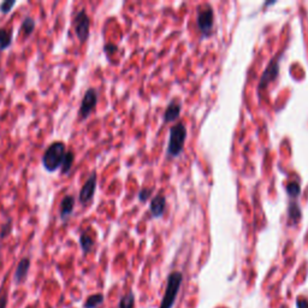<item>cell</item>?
I'll return each instance as SVG.
<instances>
[{"label": "cell", "instance_id": "4", "mask_svg": "<svg viewBox=\"0 0 308 308\" xmlns=\"http://www.w3.org/2000/svg\"><path fill=\"white\" fill-rule=\"evenodd\" d=\"M73 25L75 34L81 42H86L90 35V19L84 10H80L75 16Z\"/></svg>", "mask_w": 308, "mask_h": 308}, {"label": "cell", "instance_id": "17", "mask_svg": "<svg viewBox=\"0 0 308 308\" xmlns=\"http://www.w3.org/2000/svg\"><path fill=\"white\" fill-rule=\"evenodd\" d=\"M34 28H35V21L33 18L27 17L24 21L22 22L21 30L23 34H24L25 38L30 37V35L33 34V32H34Z\"/></svg>", "mask_w": 308, "mask_h": 308}, {"label": "cell", "instance_id": "25", "mask_svg": "<svg viewBox=\"0 0 308 308\" xmlns=\"http://www.w3.org/2000/svg\"><path fill=\"white\" fill-rule=\"evenodd\" d=\"M297 308H308V302L306 300L297 301Z\"/></svg>", "mask_w": 308, "mask_h": 308}, {"label": "cell", "instance_id": "24", "mask_svg": "<svg viewBox=\"0 0 308 308\" xmlns=\"http://www.w3.org/2000/svg\"><path fill=\"white\" fill-rule=\"evenodd\" d=\"M11 227H12L11 222H8V223H6V227H5V225H4V227H3L2 234H0V236H2V238L4 237V236H8L10 234V231H11Z\"/></svg>", "mask_w": 308, "mask_h": 308}, {"label": "cell", "instance_id": "10", "mask_svg": "<svg viewBox=\"0 0 308 308\" xmlns=\"http://www.w3.org/2000/svg\"><path fill=\"white\" fill-rule=\"evenodd\" d=\"M29 268H30V260H29L28 258H23L18 263L15 271L16 284H21L22 282L25 281V278L28 276Z\"/></svg>", "mask_w": 308, "mask_h": 308}, {"label": "cell", "instance_id": "22", "mask_svg": "<svg viewBox=\"0 0 308 308\" xmlns=\"http://www.w3.org/2000/svg\"><path fill=\"white\" fill-rule=\"evenodd\" d=\"M150 194H152V191H150V189H148V188L141 189L140 193H139V199H140V201L146 202L147 200L149 199Z\"/></svg>", "mask_w": 308, "mask_h": 308}, {"label": "cell", "instance_id": "18", "mask_svg": "<svg viewBox=\"0 0 308 308\" xmlns=\"http://www.w3.org/2000/svg\"><path fill=\"white\" fill-rule=\"evenodd\" d=\"M74 159H75V154L71 152V150L67 152V154H65V157H64V160H63V165H61V171H63V173H65V175L69 173L71 168H73Z\"/></svg>", "mask_w": 308, "mask_h": 308}, {"label": "cell", "instance_id": "12", "mask_svg": "<svg viewBox=\"0 0 308 308\" xmlns=\"http://www.w3.org/2000/svg\"><path fill=\"white\" fill-rule=\"evenodd\" d=\"M181 104L178 101H171L169 104V106L166 107L165 112H164V122L165 123H171L178 118L179 113H181Z\"/></svg>", "mask_w": 308, "mask_h": 308}, {"label": "cell", "instance_id": "2", "mask_svg": "<svg viewBox=\"0 0 308 308\" xmlns=\"http://www.w3.org/2000/svg\"><path fill=\"white\" fill-rule=\"evenodd\" d=\"M183 281V276L181 272L175 271L169 274L168 283H166L165 293H164L162 303H160L159 308H172L175 304V301L178 295L179 288H181Z\"/></svg>", "mask_w": 308, "mask_h": 308}, {"label": "cell", "instance_id": "8", "mask_svg": "<svg viewBox=\"0 0 308 308\" xmlns=\"http://www.w3.org/2000/svg\"><path fill=\"white\" fill-rule=\"evenodd\" d=\"M278 71H280L278 60H277V58H274L273 60L268 64L266 70L264 71L263 76H261V78H260V82H259V88H265L271 81H273L274 78L278 76Z\"/></svg>", "mask_w": 308, "mask_h": 308}, {"label": "cell", "instance_id": "16", "mask_svg": "<svg viewBox=\"0 0 308 308\" xmlns=\"http://www.w3.org/2000/svg\"><path fill=\"white\" fill-rule=\"evenodd\" d=\"M118 308H135V295L133 291L124 295L118 303Z\"/></svg>", "mask_w": 308, "mask_h": 308}, {"label": "cell", "instance_id": "3", "mask_svg": "<svg viewBox=\"0 0 308 308\" xmlns=\"http://www.w3.org/2000/svg\"><path fill=\"white\" fill-rule=\"evenodd\" d=\"M187 139V128L183 123H178L170 129V139L168 146V154L176 158L182 153Z\"/></svg>", "mask_w": 308, "mask_h": 308}, {"label": "cell", "instance_id": "13", "mask_svg": "<svg viewBox=\"0 0 308 308\" xmlns=\"http://www.w3.org/2000/svg\"><path fill=\"white\" fill-rule=\"evenodd\" d=\"M12 44V33L5 28H0V52L5 51Z\"/></svg>", "mask_w": 308, "mask_h": 308}, {"label": "cell", "instance_id": "7", "mask_svg": "<svg viewBox=\"0 0 308 308\" xmlns=\"http://www.w3.org/2000/svg\"><path fill=\"white\" fill-rule=\"evenodd\" d=\"M97 189V175L96 173H91L89 178L87 179V182L84 183L83 187L81 188L80 195H78V200H80L81 204L86 205L88 202L93 199L94 193Z\"/></svg>", "mask_w": 308, "mask_h": 308}, {"label": "cell", "instance_id": "11", "mask_svg": "<svg viewBox=\"0 0 308 308\" xmlns=\"http://www.w3.org/2000/svg\"><path fill=\"white\" fill-rule=\"evenodd\" d=\"M75 207V198L73 195L64 196L60 202V207H59V214H60L61 219H67L73 214Z\"/></svg>", "mask_w": 308, "mask_h": 308}, {"label": "cell", "instance_id": "5", "mask_svg": "<svg viewBox=\"0 0 308 308\" xmlns=\"http://www.w3.org/2000/svg\"><path fill=\"white\" fill-rule=\"evenodd\" d=\"M198 27L204 37H208L211 34L213 24H214V12L211 6H205L204 9H200L196 18Z\"/></svg>", "mask_w": 308, "mask_h": 308}, {"label": "cell", "instance_id": "14", "mask_svg": "<svg viewBox=\"0 0 308 308\" xmlns=\"http://www.w3.org/2000/svg\"><path fill=\"white\" fill-rule=\"evenodd\" d=\"M80 244H81L82 251H83V253L88 254L91 251V248H93L94 241L88 232H83V234H81V236H80Z\"/></svg>", "mask_w": 308, "mask_h": 308}, {"label": "cell", "instance_id": "9", "mask_svg": "<svg viewBox=\"0 0 308 308\" xmlns=\"http://www.w3.org/2000/svg\"><path fill=\"white\" fill-rule=\"evenodd\" d=\"M166 208V198L164 195L154 196L149 204V211L153 218L162 217Z\"/></svg>", "mask_w": 308, "mask_h": 308}, {"label": "cell", "instance_id": "20", "mask_svg": "<svg viewBox=\"0 0 308 308\" xmlns=\"http://www.w3.org/2000/svg\"><path fill=\"white\" fill-rule=\"evenodd\" d=\"M287 192H288V195L291 196L293 199L297 198V196L300 195V186L297 184V183L291 182L287 187Z\"/></svg>", "mask_w": 308, "mask_h": 308}, {"label": "cell", "instance_id": "1", "mask_svg": "<svg viewBox=\"0 0 308 308\" xmlns=\"http://www.w3.org/2000/svg\"><path fill=\"white\" fill-rule=\"evenodd\" d=\"M65 154H67V148L64 143L60 141H55L46 149L42 157V165L48 172H53L63 165Z\"/></svg>", "mask_w": 308, "mask_h": 308}, {"label": "cell", "instance_id": "15", "mask_svg": "<svg viewBox=\"0 0 308 308\" xmlns=\"http://www.w3.org/2000/svg\"><path fill=\"white\" fill-rule=\"evenodd\" d=\"M103 302H104L103 294L90 295V296L86 300V302H84V308H98L103 304Z\"/></svg>", "mask_w": 308, "mask_h": 308}, {"label": "cell", "instance_id": "6", "mask_svg": "<svg viewBox=\"0 0 308 308\" xmlns=\"http://www.w3.org/2000/svg\"><path fill=\"white\" fill-rule=\"evenodd\" d=\"M98 104V94L97 90L93 89V88H89L86 93H84L83 99L81 101V106L80 110H78V116H80L82 119H86L89 116L91 111H94Z\"/></svg>", "mask_w": 308, "mask_h": 308}, {"label": "cell", "instance_id": "21", "mask_svg": "<svg viewBox=\"0 0 308 308\" xmlns=\"http://www.w3.org/2000/svg\"><path fill=\"white\" fill-rule=\"evenodd\" d=\"M16 4L15 0H10V2H4L2 3V5H0V12L2 14H9L10 10L12 9V6Z\"/></svg>", "mask_w": 308, "mask_h": 308}, {"label": "cell", "instance_id": "19", "mask_svg": "<svg viewBox=\"0 0 308 308\" xmlns=\"http://www.w3.org/2000/svg\"><path fill=\"white\" fill-rule=\"evenodd\" d=\"M300 217H301L300 207L293 201L289 206V219H290V222L296 223L297 219H299Z\"/></svg>", "mask_w": 308, "mask_h": 308}, {"label": "cell", "instance_id": "23", "mask_svg": "<svg viewBox=\"0 0 308 308\" xmlns=\"http://www.w3.org/2000/svg\"><path fill=\"white\" fill-rule=\"evenodd\" d=\"M8 294L0 293V308H8Z\"/></svg>", "mask_w": 308, "mask_h": 308}]
</instances>
